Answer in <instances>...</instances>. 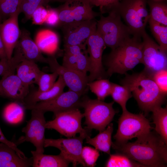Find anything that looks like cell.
<instances>
[{"instance_id":"277c9868","label":"cell","mask_w":167,"mask_h":167,"mask_svg":"<svg viewBox=\"0 0 167 167\" xmlns=\"http://www.w3.org/2000/svg\"><path fill=\"white\" fill-rule=\"evenodd\" d=\"M148 0H120L112 5L110 11L119 14L130 30L132 36L142 39L150 18L147 8Z\"/></svg>"},{"instance_id":"4316f807","label":"cell","mask_w":167,"mask_h":167,"mask_svg":"<svg viewBox=\"0 0 167 167\" xmlns=\"http://www.w3.org/2000/svg\"><path fill=\"white\" fill-rule=\"evenodd\" d=\"M149 7L150 18L167 26V0H148Z\"/></svg>"},{"instance_id":"ee69618b","label":"cell","mask_w":167,"mask_h":167,"mask_svg":"<svg viewBox=\"0 0 167 167\" xmlns=\"http://www.w3.org/2000/svg\"><path fill=\"white\" fill-rule=\"evenodd\" d=\"M67 0H52V1H56L59 2H65Z\"/></svg>"},{"instance_id":"7a4b0ae2","label":"cell","mask_w":167,"mask_h":167,"mask_svg":"<svg viewBox=\"0 0 167 167\" xmlns=\"http://www.w3.org/2000/svg\"><path fill=\"white\" fill-rule=\"evenodd\" d=\"M121 83L130 90L145 115L161 106L165 100L166 95L161 92L152 76L143 71L131 75L126 74Z\"/></svg>"},{"instance_id":"6da1fadb","label":"cell","mask_w":167,"mask_h":167,"mask_svg":"<svg viewBox=\"0 0 167 167\" xmlns=\"http://www.w3.org/2000/svg\"><path fill=\"white\" fill-rule=\"evenodd\" d=\"M137 138L133 142H113L111 147L144 167H166L167 145L159 134L151 131Z\"/></svg>"},{"instance_id":"f546056e","label":"cell","mask_w":167,"mask_h":167,"mask_svg":"<svg viewBox=\"0 0 167 167\" xmlns=\"http://www.w3.org/2000/svg\"><path fill=\"white\" fill-rule=\"evenodd\" d=\"M110 95L114 101L120 105L122 111L127 110L126 103L128 100L132 96L131 92L127 87L113 83H112Z\"/></svg>"},{"instance_id":"f1b7e54d","label":"cell","mask_w":167,"mask_h":167,"mask_svg":"<svg viewBox=\"0 0 167 167\" xmlns=\"http://www.w3.org/2000/svg\"><path fill=\"white\" fill-rule=\"evenodd\" d=\"M88 88L96 96L97 99L103 101L110 95L112 82L106 79H100L88 82Z\"/></svg>"},{"instance_id":"7bdbcfd3","label":"cell","mask_w":167,"mask_h":167,"mask_svg":"<svg viewBox=\"0 0 167 167\" xmlns=\"http://www.w3.org/2000/svg\"><path fill=\"white\" fill-rule=\"evenodd\" d=\"M7 58L5 47L0 36V59Z\"/></svg>"},{"instance_id":"e0dca14e","label":"cell","mask_w":167,"mask_h":167,"mask_svg":"<svg viewBox=\"0 0 167 167\" xmlns=\"http://www.w3.org/2000/svg\"><path fill=\"white\" fill-rule=\"evenodd\" d=\"M14 51L13 57L19 62L27 60L47 63V58L43 55L37 44L31 38L30 33L26 30H21Z\"/></svg>"},{"instance_id":"ffe728a7","label":"cell","mask_w":167,"mask_h":167,"mask_svg":"<svg viewBox=\"0 0 167 167\" xmlns=\"http://www.w3.org/2000/svg\"><path fill=\"white\" fill-rule=\"evenodd\" d=\"M66 86L62 78L58 76L53 87L46 91L39 92L36 90L30 92L24 101V106L34 105L37 103L51 100L63 92Z\"/></svg>"},{"instance_id":"d6986e66","label":"cell","mask_w":167,"mask_h":167,"mask_svg":"<svg viewBox=\"0 0 167 167\" xmlns=\"http://www.w3.org/2000/svg\"><path fill=\"white\" fill-rule=\"evenodd\" d=\"M19 9L0 24V36L4 44L8 59H11L19 38L21 31L18 23Z\"/></svg>"},{"instance_id":"4dcf8cb0","label":"cell","mask_w":167,"mask_h":167,"mask_svg":"<svg viewBox=\"0 0 167 167\" xmlns=\"http://www.w3.org/2000/svg\"><path fill=\"white\" fill-rule=\"evenodd\" d=\"M148 23L152 34L158 45L167 52V26L155 22L150 18Z\"/></svg>"},{"instance_id":"e575fe53","label":"cell","mask_w":167,"mask_h":167,"mask_svg":"<svg viewBox=\"0 0 167 167\" xmlns=\"http://www.w3.org/2000/svg\"><path fill=\"white\" fill-rule=\"evenodd\" d=\"M56 72L48 74L42 72L39 76L37 84L38 86V91H46L51 88L56 82L58 76Z\"/></svg>"},{"instance_id":"8d00e7d4","label":"cell","mask_w":167,"mask_h":167,"mask_svg":"<svg viewBox=\"0 0 167 167\" xmlns=\"http://www.w3.org/2000/svg\"><path fill=\"white\" fill-rule=\"evenodd\" d=\"M151 76L161 92L166 95L167 69L159 71L153 74Z\"/></svg>"},{"instance_id":"836d02e7","label":"cell","mask_w":167,"mask_h":167,"mask_svg":"<svg viewBox=\"0 0 167 167\" xmlns=\"http://www.w3.org/2000/svg\"><path fill=\"white\" fill-rule=\"evenodd\" d=\"M19 2L20 0H0V16L2 21L19 9Z\"/></svg>"},{"instance_id":"3957f363","label":"cell","mask_w":167,"mask_h":167,"mask_svg":"<svg viewBox=\"0 0 167 167\" xmlns=\"http://www.w3.org/2000/svg\"><path fill=\"white\" fill-rule=\"evenodd\" d=\"M142 41L134 37L111 50L106 56L105 65L107 76L114 73L125 74L142 62Z\"/></svg>"},{"instance_id":"7402d4cb","label":"cell","mask_w":167,"mask_h":167,"mask_svg":"<svg viewBox=\"0 0 167 167\" xmlns=\"http://www.w3.org/2000/svg\"><path fill=\"white\" fill-rule=\"evenodd\" d=\"M16 75L25 84L28 86L37 84L40 76L42 72L36 62L24 60L17 66Z\"/></svg>"},{"instance_id":"cb8c5ba5","label":"cell","mask_w":167,"mask_h":167,"mask_svg":"<svg viewBox=\"0 0 167 167\" xmlns=\"http://www.w3.org/2000/svg\"><path fill=\"white\" fill-rule=\"evenodd\" d=\"M113 130L112 123H110L103 131L93 138L88 136L86 139V143L93 146L99 151L105 152L109 155L110 154V148L113 142L112 135Z\"/></svg>"},{"instance_id":"f6af8a7d","label":"cell","mask_w":167,"mask_h":167,"mask_svg":"<svg viewBox=\"0 0 167 167\" xmlns=\"http://www.w3.org/2000/svg\"><path fill=\"white\" fill-rule=\"evenodd\" d=\"M2 21V19L0 16V24L1 23Z\"/></svg>"},{"instance_id":"1f68e13d","label":"cell","mask_w":167,"mask_h":167,"mask_svg":"<svg viewBox=\"0 0 167 167\" xmlns=\"http://www.w3.org/2000/svg\"><path fill=\"white\" fill-rule=\"evenodd\" d=\"M109 155L110 157L105 164V167H144L142 165L123 154L117 153Z\"/></svg>"},{"instance_id":"60d3db41","label":"cell","mask_w":167,"mask_h":167,"mask_svg":"<svg viewBox=\"0 0 167 167\" xmlns=\"http://www.w3.org/2000/svg\"><path fill=\"white\" fill-rule=\"evenodd\" d=\"M120 0H89L91 5L99 7L100 13H106L109 9Z\"/></svg>"},{"instance_id":"74e56055","label":"cell","mask_w":167,"mask_h":167,"mask_svg":"<svg viewBox=\"0 0 167 167\" xmlns=\"http://www.w3.org/2000/svg\"><path fill=\"white\" fill-rule=\"evenodd\" d=\"M47 6L48 13L44 24L51 27H60V21L57 9Z\"/></svg>"},{"instance_id":"9a60e30c","label":"cell","mask_w":167,"mask_h":167,"mask_svg":"<svg viewBox=\"0 0 167 167\" xmlns=\"http://www.w3.org/2000/svg\"><path fill=\"white\" fill-rule=\"evenodd\" d=\"M47 58V64L51 71L56 72L62 78L69 90L85 95L88 88L87 75L60 65L54 56H49Z\"/></svg>"},{"instance_id":"7c38bea8","label":"cell","mask_w":167,"mask_h":167,"mask_svg":"<svg viewBox=\"0 0 167 167\" xmlns=\"http://www.w3.org/2000/svg\"><path fill=\"white\" fill-rule=\"evenodd\" d=\"M86 43L90 62L88 82L105 79L107 76L102 59L103 53L106 46L96 30L87 39Z\"/></svg>"},{"instance_id":"d6a6232c","label":"cell","mask_w":167,"mask_h":167,"mask_svg":"<svg viewBox=\"0 0 167 167\" xmlns=\"http://www.w3.org/2000/svg\"><path fill=\"white\" fill-rule=\"evenodd\" d=\"M52 0H20L19 9L20 12L23 13L25 19H31L34 11L40 6H47Z\"/></svg>"},{"instance_id":"2e32d148","label":"cell","mask_w":167,"mask_h":167,"mask_svg":"<svg viewBox=\"0 0 167 167\" xmlns=\"http://www.w3.org/2000/svg\"><path fill=\"white\" fill-rule=\"evenodd\" d=\"M95 19L65 24L61 27L63 34L64 45H80L96 30Z\"/></svg>"},{"instance_id":"603a6c76","label":"cell","mask_w":167,"mask_h":167,"mask_svg":"<svg viewBox=\"0 0 167 167\" xmlns=\"http://www.w3.org/2000/svg\"><path fill=\"white\" fill-rule=\"evenodd\" d=\"M33 167H66L70 162L60 153L58 155H47L31 151Z\"/></svg>"},{"instance_id":"8992f818","label":"cell","mask_w":167,"mask_h":167,"mask_svg":"<svg viewBox=\"0 0 167 167\" xmlns=\"http://www.w3.org/2000/svg\"><path fill=\"white\" fill-rule=\"evenodd\" d=\"M114 102L107 103L97 99H92L85 95L82 105L84 109L83 114L87 126L85 128L90 131L92 129L99 132L104 130L117 113L113 108Z\"/></svg>"},{"instance_id":"8fae6325","label":"cell","mask_w":167,"mask_h":167,"mask_svg":"<svg viewBox=\"0 0 167 167\" xmlns=\"http://www.w3.org/2000/svg\"><path fill=\"white\" fill-rule=\"evenodd\" d=\"M31 117L22 131L25 135L21 137L16 143L29 142L35 147L36 152L43 153L44 152L45 132L46 122L44 117L45 113L39 110H31Z\"/></svg>"},{"instance_id":"b9f144b4","label":"cell","mask_w":167,"mask_h":167,"mask_svg":"<svg viewBox=\"0 0 167 167\" xmlns=\"http://www.w3.org/2000/svg\"><path fill=\"white\" fill-rule=\"evenodd\" d=\"M0 142L5 143L13 149L20 157L24 158L26 157L24 153L17 147V145L15 143L9 140L6 138L2 133L0 126Z\"/></svg>"},{"instance_id":"ba28073f","label":"cell","mask_w":167,"mask_h":167,"mask_svg":"<svg viewBox=\"0 0 167 167\" xmlns=\"http://www.w3.org/2000/svg\"><path fill=\"white\" fill-rule=\"evenodd\" d=\"M118 126L113 136L115 143H123L134 138L150 131L152 128L149 120L142 113L134 114L127 110L122 113L118 121Z\"/></svg>"},{"instance_id":"ac0fdd59","label":"cell","mask_w":167,"mask_h":167,"mask_svg":"<svg viewBox=\"0 0 167 167\" xmlns=\"http://www.w3.org/2000/svg\"><path fill=\"white\" fill-rule=\"evenodd\" d=\"M14 72H8L0 80V95L23 105L29 92V86L24 84Z\"/></svg>"},{"instance_id":"d4e9b609","label":"cell","mask_w":167,"mask_h":167,"mask_svg":"<svg viewBox=\"0 0 167 167\" xmlns=\"http://www.w3.org/2000/svg\"><path fill=\"white\" fill-rule=\"evenodd\" d=\"M24 105L13 101L7 104L4 108L2 114L3 120L7 124L16 125L21 123L25 116Z\"/></svg>"},{"instance_id":"ab89813d","label":"cell","mask_w":167,"mask_h":167,"mask_svg":"<svg viewBox=\"0 0 167 167\" xmlns=\"http://www.w3.org/2000/svg\"><path fill=\"white\" fill-rule=\"evenodd\" d=\"M48 13L47 10L44 6L38 7L32 13L31 19L32 23L35 25L44 24Z\"/></svg>"},{"instance_id":"52a82bcc","label":"cell","mask_w":167,"mask_h":167,"mask_svg":"<svg viewBox=\"0 0 167 167\" xmlns=\"http://www.w3.org/2000/svg\"><path fill=\"white\" fill-rule=\"evenodd\" d=\"M54 119L46 122V128L55 130L67 138L75 136L78 133L85 139L90 136L91 131L81 126L84 117L79 109H70L54 114Z\"/></svg>"},{"instance_id":"d590c367","label":"cell","mask_w":167,"mask_h":167,"mask_svg":"<svg viewBox=\"0 0 167 167\" xmlns=\"http://www.w3.org/2000/svg\"><path fill=\"white\" fill-rule=\"evenodd\" d=\"M82 157L86 166L93 167L96 165V161L100 156L99 151L90 147H83Z\"/></svg>"},{"instance_id":"484cf974","label":"cell","mask_w":167,"mask_h":167,"mask_svg":"<svg viewBox=\"0 0 167 167\" xmlns=\"http://www.w3.org/2000/svg\"><path fill=\"white\" fill-rule=\"evenodd\" d=\"M35 42L41 52L50 53L54 52L56 49L59 38L57 34L54 31L44 29L37 32Z\"/></svg>"},{"instance_id":"30bf717a","label":"cell","mask_w":167,"mask_h":167,"mask_svg":"<svg viewBox=\"0 0 167 167\" xmlns=\"http://www.w3.org/2000/svg\"><path fill=\"white\" fill-rule=\"evenodd\" d=\"M143 71L152 75L162 70L167 69V52L164 51L145 31L142 35Z\"/></svg>"},{"instance_id":"44dd1931","label":"cell","mask_w":167,"mask_h":167,"mask_svg":"<svg viewBox=\"0 0 167 167\" xmlns=\"http://www.w3.org/2000/svg\"><path fill=\"white\" fill-rule=\"evenodd\" d=\"M32 165V157H21L12 148L5 143H0V167H29Z\"/></svg>"},{"instance_id":"83f0119b","label":"cell","mask_w":167,"mask_h":167,"mask_svg":"<svg viewBox=\"0 0 167 167\" xmlns=\"http://www.w3.org/2000/svg\"><path fill=\"white\" fill-rule=\"evenodd\" d=\"M153 123L156 132L167 145V108L159 106L152 111Z\"/></svg>"},{"instance_id":"4fadbf2b","label":"cell","mask_w":167,"mask_h":167,"mask_svg":"<svg viewBox=\"0 0 167 167\" xmlns=\"http://www.w3.org/2000/svg\"><path fill=\"white\" fill-rule=\"evenodd\" d=\"M85 96L69 90L66 92H63L51 100L24 107L25 109H35L41 110L44 113L52 112L54 114L70 109L82 108Z\"/></svg>"},{"instance_id":"5b68a950","label":"cell","mask_w":167,"mask_h":167,"mask_svg":"<svg viewBox=\"0 0 167 167\" xmlns=\"http://www.w3.org/2000/svg\"><path fill=\"white\" fill-rule=\"evenodd\" d=\"M108 15L101 14L96 20V31L103 39L106 46L111 50L117 48L132 36L131 32L121 20L120 15L110 11Z\"/></svg>"},{"instance_id":"5bb4252c","label":"cell","mask_w":167,"mask_h":167,"mask_svg":"<svg viewBox=\"0 0 167 167\" xmlns=\"http://www.w3.org/2000/svg\"><path fill=\"white\" fill-rule=\"evenodd\" d=\"M85 138L81 135L79 137L60 138L57 139H45L44 148L53 147L60 151V154L74 167L80 164L86 166L81 156L83 140Z\"/></svg>"},{"instance_id":"f35d334b","label":"cell","mask_w":167,"mask_h":167,"mask_svg":"<svg viewBox=\"0 0 167 167\" xmlns=\"http://www.w3.org/2000/svg\"><path fill=\"white\" fill-rule=\"evenodd\" d=\"M19 63L13 57L10 60L7 58L0 59V76H2L8 72H15Z\"/></svg>"},{"instance_id":"9c48e42d","label":"cell","mask_w":167,"mask_h":167,"mask_svg":"<svg viewBox=\"0 0 167 167\" xmlns=\"http://www.w3.org/2000/svg\"><path fill=\"white\" fill-rule=\"evenodd\" d=\"M56 8L61 27L75 22L95 19L101 14L94 11L89 0H67Z\"/></svg>"}]
</instances>
